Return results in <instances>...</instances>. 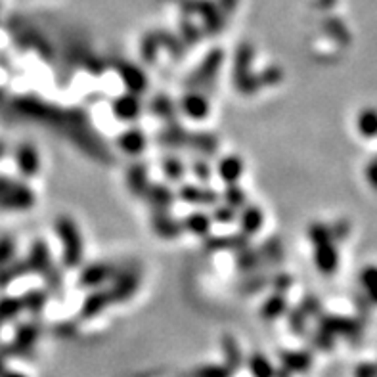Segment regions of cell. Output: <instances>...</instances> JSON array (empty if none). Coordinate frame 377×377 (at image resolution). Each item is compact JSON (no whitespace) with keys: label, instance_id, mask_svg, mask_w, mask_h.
Returning a JSON list of instances; mask_svg holds the SVG:
<instances>
[{"label":"cell","instance_id":"obj_1","mask_svg":"<svg viewBox=\"0 0 377 377\" xmlns=\"http://www.w3.org/2000/svg\"><path fill=\"white\" fill-rule=\"evenodd\" d=\"M309 237H311L316 268L324 276H333L337 267H339V251H337L332 230L327 228L325 224L312 222L311 228H309Z\"/></svg>","mask_w":377,"mask_h":377},{"label":"cell","instance_id":"obj_2","mask_svg":"<svg viewBox=\"0 0 377 377\" xmlns=\"http://www.w3.org/2000/svg\"><path fill=\"white\" fill-rule=\"evenodd\" d=\"M54 230L61 239V249H64V265L69 268L79 267L82 260V236L79 232V226L73 219L69 216H58L54 222Z\"/></svg>","mask_w":377,"mask_h":377},{"label":"cell","instance_id":"obj_3","mask_svg":"<svg viewBox=\"0 0 377 377\" xmlns=\"http://www.w3.org/2000/svg\"><path fill=\"white\" fill-rule=\"evenodd\" d=\"M35 205V193L20 180L0 175V209L2 211H27Z\"/></svg>","mask_w":377,"mask_h":377},{"label":"cell","instance_id":"obj_4","mask_svg":"<svg viewBox=\"0 0 377 377\" xmlns=\"http://www.w3.org/2000/svg\"><path fill=\"white\" fill-rule=\"evenodd\" d=\"M253 64V46L242 45L236 52V64H234V82H236L237 92H242L245 96L255 94L260 87L259 75L251 73Z\"/></svg>","mask_w":377,"mask_h":377},{"label":"cell","instance_id":"obj_5","mask_svg":"<svg viewBox=\"0 0 377 377\" xmlns=\"http://www.w3.org/2000/svg\"><path fill=\"white\" fill-rule=\"evenodd\" d=\"M25 260H27V265H29L31 272H37L45 278L48 288L59 289V286H61V276H59L58 270L54 268L50 249H48V245H46L43 239H37L35 244L31 245L29 257Z\"/></svg>","mask_w":377,"mask_h":377},{"label":"cell","instance_id":"obj_6","mask_svg":"<svg viewBox=\"0 0 377 377\" xmlns=\"http://www.w3.org/2000/svg\"><path fill=\"white\" fill-rule=\"evenodd\" d=\"M142 272L134 267L119 268L111 278V288L108 289L111 303H125L138 291Z\"/></svg>","mask_w":377,"mask_h":377},{"label":"cell","instance_id":"obj_7","mask_svg":"<svg viewBox=\"0 0 377 377\" xmlns=\"http://www.w3.org/2000/svg\"><path fill=\"white\" fill-rule=\"evenodd\" d=\"M186 14H198L203 20L205 31L211 35L221 33L222 25H224V15L221 14V10L215 2L211 0H178Z\"/></svg>","mask_w":377,"mask_h":377},{"label":"cell","instance_id":"obj_8","mask_svg":"<svg viewBox=\"0 0 377 377\" xmlns=\"http://www.w3.org/2000/svg\"><path fill=\"white\" fill-rule=\"evenodd\" d=\"M222 56H224V54H222L221 48L211 50V52L203 58L200 67L193 71L192 77L188 79V87H190V89H200L203 84H207V82L213 81L222 66Z\"/></svg>","mask_w":377,"mask_h":377},{"label":"cell","instance_id":"obj_9","mask_svg":"<svg viewBox=\"0 0 377 377\" xmlns=\"http://www.w3.org/2000/svg\"><path fill=\"white\" fill-rule=\"evenodd\" d=\"M117 268L111 267L108 263H96V265H90L81 272L79 276V286L81 288H90L98 289L100 286H104L108 281H111L113 274Z\"/></svg>","mask_w":377,"mask_h":377},{"label":"cell","instance_id":"obj_10","mask_svg":"<svg viewBox=\"0 0 377 377\" xmlns=\"http://www.w3.org/2000/svg\"><path fill=\"white\" fill-rule=\"evenodd\" d=\"M320 330L330 333L332 337L335 335H345V337H356L360 333V324L350 318H343V316H318Z\"/></svg>","mask_w":377,"mask_h":377},{"label":"cell","instance_id":"obj_11","mask_svg":"<svg viewBox=\"0 0 377 377\" xmlns=\"http://www.w3.org/2000/svg\"><path fill=\"white\" fill-rule=\"evenodd\" d=\"M15 163L23 177H35L40 169V157L31 142H23L15 149Z\"/></svg>","mask_w":377,"mask_h":377},{"label":"cell","instance_id":"obj_12","mask_svg":"<svg viewBox=\"0 0 377 377\" xmlns=\"http://www.w3.org/2000/svg\"><path fill=\"white\" fill-rule=\"evenodd\" d=\"M117 71L131 94L140 96L142 92L146 90V87H148V79H146V75L142 73L140 69H138L136 66H133V64H125V61H121V64L117 66Z\"/></svg>","mask_w":377,"mask_h":377},{"label":"cell","instance_id":"obj_13","mask_svg":"<svg viewBox=\"0 0 377 377\" xmlns=\"http://www.w3.org/2000/svg\"><path fill=\"white\" fill-rule=\"evenodd\" d=\"M180 108L193 121H201L209 115V100L198 90L184 94V98L180 100Z\"/></svg>","mask_w":377,"mask_h":377},{"label":"cell","instance_id":"obj_14","mask_svg":"<svg viewBox=\"0 0 377 377\" xmlns=\"http://www.w3.org/2000/svg\"><path fill=\"white\" fill-rule=\"evenodd\" d=\"M111 110H113V115L121 121H134V119L140 115L142 104L136 94H125V96H119L113 100L111 104Z\"/></svg>","mask_w":377,"mask_h":377},{"label":"cell","instance_id":"obj_15","mask_svg":"<svg viewBox=\"0 0 377 377\" xmlns=\"http://www.w3.org/2000/svg\"><path fill=\"white\" fill-rule=\"evenodd\" d=\"M38 335H40V330L37 324H23L15 333L14 345H10L8 348H12L14 355H27L31 348L35 347Z\"/></svg>","mask_w":377,"mask_h":377},{"label":"cell","instance_id":"obj_16","mask_svg":"<svg viewBox=\"0 0 377 377\" xmlns=\"http://www.w3.org/2000/svg\"><path fill=\"white\" fill-rule=\"evenodd\" d=\"M265 224V215L257 205H245L242 207V215H239V228L245 237H251L259 234L260 228Z\"/></svg>","mask_w":377,"mask_h":377},{"label":"cell","instance_id":"obj_17","mask_svg":"<svg viewBox=\"0 0 377 377\" xmlns=\"http://www.w3.org/2000/svg\"><path fill=\"white\" fill-rule=\"evenodd\" d=\"M178 195H180L182 201L193 203V205H215L219 201V195L213 190H207V188H201V186L195 184H184L180 188Z\"/></svg>","mask_w":377,"mask_h":377},{"label":"cell","instance_id":"obj_18","mask_svg":"<svg viewBox=\"0 0 377 377\" xmlns=\"http://www.w3.org/2000/svg\"><path fill=\"white\" fill-rule=\"evenodd\" d=\"M151 226H154V230H156L157 236L165 237V239L177 237L178 234L184 230L180 222L175 221V219H172L167 211H161V209L154 211V215H151Z\"/></svg>","mask_w":377,"mask_h":377},{"label":"cell","instance_id":"obj_19","mask_svg":"<svg viewBox=\"0 0 377 377\" xmlns=\"http://www.w3.org/2000/svg\"><path fill=\"white\" fill-rule=\"evenodd\" d=\"M244 170V159L237 156L222 157L219 167H216V172H219V177L222 178L224 184H237V180L242 178Z\"/></svg>","mask_w":377,"mask_h":377},{"label":"cell","instance_id":"obj_20","mask_svg":"<svg viewBox=\"0 0 377 377\" xmlns=\"http://www.w3.org/2000/svg\"><path fill=\"white\" fill-rule=\"evenodd\" d=\"M110 293H108V289H94L92 293H90L87 299H84V303L81 306V318L89 320L94 318L96 314L104 311L105 306L110 304Z\"/></svg>","mask_w":377,"mask_h":377},{"label":"cell","instance_id":"obj_21","mask_svg":"<svg viewBox=\"0 0 377 377\" xmlns=\"http://www.w3.org/2000/svg\"><path fill=\"white\" fill-rule=\"evenodd\" d=\"M119 148L123 149L128 156H140L146 148V136L140 128H128L126 133L119 136Z\"/></svg>","mask_w":377,"mask_h":377},{"label":"cell","instance_id":"obj_22","mask_svg":"<svg viewBox=\"0 0 377 377\" xmlns=\"http://www.w3.org/2000/svg\"><path fill=\"white\" fill-rule=\"evenodd\" d=\"M126 184H128L134 195H138V198L146 195L149 188L148 170H146V167L142 163H134L133 167L128 169V172H126Z\"/></svg>","mask_w":377,"mask_h":377},{"label":"cell","instance_id":"obj_23","mask_svg":"<svg viewBox=\"0 0 377 377\" xmlns=\"http://www.w3.org/2000/svg\"><path fill=\"white\" fill-rule=\"evenodd\" d=\"M280 360H281V368L288 370L289 374L293 371H306L311 368L312 364V356L311 353H304V350H297V353H280Z\"/></svg>","mask_w":377,"mask_h":377},{"label":"cell","instance_id":"obj_24","mask_svg":"<svg viewBox=\"0 0 377 377\" xmlns=\"http://www.w3.org/2000/svg\"><path fill=\"white\" fill-rule=\"evenodd\" d=\"M222 353H224V358H226V366L230 370H237L242 362H244V355H242V348L237 345V341L232 337V335H222Z\"/></svg>","mask_w":377,"mask_h":377},{"label":"cell","instance_id":"obj_25","mask_svg":"<svg viewBox=\"0 0 377 377\" xmlns=\"http://www.w3.org/2000/svg\"><path fill=\"white\" fill-rule=\"evenodd\" d=\"M288 311V303H286V297L283 293H276L268 297L267 301L260 306V316L265 320H276L280 318L283 312Z\"/></svg>","mask_w":377,"mask_h":377},{"label":"cell","instance_id":"obj_26","mask_svg":"<svg viewBox=\"0 0 377 377\" xmlns=\"http://www.w3.org/2000/svg\"><path fill=\"white\" fill-rule=\"evenodd\" d=\"M146 198L154 205V209H161V211H167V207H170V203L175 201V193L170 192L167 186L163 184H154L149 186L148 192H146Z\"/></svg>","mask_w":377,"mask_h":377},{"label":"cell","instance_id":"obj_27","mask_svg":"<svg viewBox=\"0 0 377 377\" xmlns=\"http://www.w3.org/2000/svg\"><path fill=\"white\" fill-rule=\"evenodd\" d=\"M356 128L364 138H376L377 136V110L366 108L358 113L356 119Z\"/></svg>","mask_w":377,"mask_h":377},{"label":"cell","instance_id":"obj_28","mask_svg":"<svg viewBox=\"0 0 377 377\" xmlns=\"http://www.w3.org/2000/svg\"><path fill=\"white\" fill-rule=\"evenodd\" d=\"M205 247L211 249V251H216V249H236V251H242V249L249 247V245H247V237L244 234H239V236L211 237V239H207Z\"/></svg>","mask_w":377,"mask_h":377},{"label":"cell","instance_id":"obj_29","mask_svg":"<svg viewBox=\"0 0 377 377\" xmlns=\"http://www.w3.org/2000/svg\"><path fill=\"white\" fill-rule=\"evenodd\" d=\"M360 288L368 297V301L374 304H377V267L374 265H368L360 270Z\"/></svg>","mask_w":377,"mask_h":377},{"label":"cell","instance_id":"obj_30","mask_svg":"<svg viewBox=\"0 0 377 377\" xmlns=\"http://www.w3.org/2000/svg\"><path fill=\"white\" fill-rule=\"evenodd\" d=\"M182 228L192 232L195 236H207L209 230H211V216L205 215V213H192L184 219Z\"/></svg>","mask_w":377,"mask_h":377},{"label":"cell","instance_id":"obj_31","mask_svg":"<svg viewBox=\"0 0 377 377\" xmlns=\"http://www.w3.org/2000/svg\"><path fill=\"white\" fill-rule=\"evenodd\" d=\"M29 265L27 260H12L8 267L0 268V288H6L8 283H12L14 280H17L23 274H29Z\"/></svg>","mask_w":377,"mask_h":377},{"label":"cell","instance_id":"obj_32","mask_svg":"<svg viewBox=\"0 0 377 377\" xmlns=\"http://www.w3.org/2000/svg\"><path fill=\"white\" fill-rule=\"evenodd\" d=\"M265 260L260 257V251H253L249 247H245L239 251L236 259L237 268L242 270V272H249V274H257V268L263 265Z\"/></svg>","mask_w":377,"mask_h":377},{"label":"cell","instance_id":"obj_33","mask_svg":"<svg viewBox=\"0 0 377 377\" xmlns=\"http://www.w3.org/2000/svg\"><path fill=\"white\" fill-rule=\"evenodd\" d=\"M249 370H251L253 377H276V370L270 364L267 356L260 355V353H255L249 358Z\"/></svg>","mask_w":377,"mask_h":377},{"label":"cell","instance_id":"obj_34","mask_svg":"<svg viewBox=\"0 0 377 377\" xmlns=\"http://www.w3.org/2000/svg\"><path fill=\"white\" fill-rule=\"evenodd\" d=\"M46 299H48V295H46L43 289H33V291H27L20 301H22L23 309L37 314V312H40L46 306Z\"/></svg>","mask_w":377,"mask_h":377},{"label":"cell","instance_id":"obj_35","mask_svg":"<svg viewBox=\"0 0 377 377\" xmlns=\"http://www.w3.org/2000/svg\"><path fill=\"white\" fill-rule=\"evenodd\" d=\"M186 144H192L193 148L203 151L205 156H213L216 151V146H219V142H216L215 136H211V134H188V142Z\"/></svg>","mask_w":377,"mask_h":377},{"label":"cell","instance_id":"obj_36","mask_svg":"<svg viewBox=\"0 0 377 377\" xmlns=\"http://www.w3.org/2000/svg\"><path fill=\"white\" fill-rule=\"evenodd\" d=\"M22 301L20 299H12V297H4L0 299V327L6 324L8 320L15 318L22 312Z\"/></svg>","mask_w":377,"mask_h":377},{"label":"cell","instance_id":"obj_37","mask_svg":"<svg viewBox=\"0 0 377 377\" xmlns=\"http://www.w3.org/2000/svg\"><path fill=\"white\" fill-rule=\"evenodd\" d=\"M159 46L161 45H159V38H157L156 33H148L146 37L142 38V58L146 59L148 64H156L157 54H159Z\"/></svg>","mask_w":377,"mask_h":377},{"label":"cell","instance_id":"obj_38","mask_svg":"<svg viewBox=\"0 0 377 377\" xmlns=\"http://www.w3.org/2000/svg\"><path fill=\"white\" fill-rule=\"evenodd\" d=\"M324 29L327 31L333 38H337L341 45H348V43H350V35H348L347 27H345L337 17H327V20H324Z\"/></svg>","mask_w":377,"mask_h":377},{"label":"cell","instance_id":"obj_39","mask_svg":"<svg viewBox=\"0 0 377 377\" xmlns=\"http://www.w3.org/2000/svg\"><path fill=\"white\" fill-rule=\"evenodd\" d=\"M260 257L267 263H280L281 257H283V249H281V244L276 239V237H270L267 244L263 245L259 249Z\"/></svg>","mask_w":377,"mask_h":377},{"label":"cell","instance_id":"obj_40","mask_svg":"<svg viewBox=\"0 0 377 377\" xmlns=\"http://www.w3.org/2000/svg\"><path fill=\"white\" fill-rule=\"evenodd\" d=\"M234 371L230 370L228 366H216V364H211V366H201V368H195V370L190 374V377H232Z\"/></svg>","mask_w":377,"mask_h":377},{"label":"cell","instance_id":"obj_41","mask_svg":"<svg viewBox=\"0 0 377 377\" xmlns=\"http://www.w3.org/2000/svg\"><path fill=\"white\" fill-rule=\"evenodd\" d=\"M163 172L170 180H180V178L184 177L186 167L182 165V161H178L177 157H165L163 159Z\"/></svg>","mask_w":377,"mask_h":377},{"label":"cell","instance_id":"obj_42","mask_svg":"<svg viewBox=\"0 0 377 377\" xmlns=\"http://www.w3.org/2000/svg\"><path fill=\"white\" fill-rule=\"evenodd\" d=\"M15 255V242L14 237L0 236V268L8 267Z\"/></svg>","mask_w":377,"mask_h":377},{"label":"cell","instance_id":"obj_43","mask_svg":"<svg viewBox=\"0 0 377 377\" xmlns=\"http://www.w3.org/2000/svg\"><path fill=\"white\" fill-rule=\"evenodd\" d=\"M224 201H226V205H230L232 209L245 207L244 190L237 184H228L226 192H224Z\"/></svg>","mask_w":377,"mask_h":377},{"label":"cell","instance_id":"obj_44","mask_svg":"<svg viewBox=\"0 0 377 377\" xmlns=\"http://www.w3.org/2000/svg\"><path fill=\"white\" fill-rule=\"evenodd\" d=\"M306 318H309V316L304 314L301 306H297L293 311H289L288 322L289 327H291V332H295L297 335H303L304 327H306Z\"/></svg>","mask_w":377,"mask_h":377},{"label":"cell","instance_id":"obj_45","mask_svg":"<svg viewBox=\"0 0 377 377\" xmlns=\"http://www.w3.org/2000/svg\"><path fill=\"white\" fill-rule=\"evenodd\" d=\"M151 110L156 111L159 117L169 119V121H172V117H175V105L167 96H157L151 104Z\"/></svg>","mask_w":377,"mask_h":377},{"label":"cell","instance_id":"obj_46","mask_svg":"<svg viewBox=\"0 0 377 377\" xmlns=\"http://www.w3.org/2000/svg\"><path fill=\"white\" fill-rule=\"evenodd\" d=\"M180 33H182L186 45H195L200 40V31L198 27H193V23L188 17H182V22H180Z\"/></svg>","mask_w":377,"mask_h":377},{"label":"cell","instance_id":"obj_47","mask_svg":"<svg viewBox=\"0 0 377 377\" xmlns=\"http://www.w3.org/2000/svg\"><path fill=\"white\" fill-rule=\"evenodd\" d=\"M156 35L157 38H159V45L167 46L172 56H178V54L182 56V43H178L177 38L172 37L170 33H156Z\"/></svg>","mask_w":377,"mask_h":377},{"label":"cell","instance_id":"obj_48","mask_svg":"<svg viewBox=\"0 0 377 377\" xmlns=\"http://www.w3.org/2000/svg\"><path fill=\"white\" fill-rule=\"evenodd\" d=\"M299 306L303 309V312L306 316H320V314H322V304H320V301L316 297L306 295L303 301H301Z\"/></svg>","mask_w":377,"mask_h":377},{"label":"cell","instance_id":"obj_49","mask_svg":"<svg viewBox=\"0 0 377 377\" xmlns=\"http://www.w3.org/2000/svg\"><path fill=\"white\" fill-rule=\"evenodd\" d=\"M213 221L221 222V224H228V222L236 221V209H232L230 205H222L213 211Z\"/></svg>","mask_w":377,"mask_h":377},{"label":"cell","instance_id":"obj_50","mask_svg":"<svg viewBox=\"0 0 377 377\" xmlns=\"http://www.w3.org/2000/svg\"><path fill=\"white\" fill-rule=\"evenodd\" d=\"M281 77H283V73H281L280 67H267L263 73H259V81L260 84H276V82L281 81Z\"/></svg>","mask_w":377,"mask_h":377},{"label":"cell","instance_id":"obj_51","mask_svg":"<svg viewBox=\"0 0 377 377\" xmlns=\"http://www.w3.org/2000/svg\"><path fill=\"white\" fill-rule=\"evenodd\" d=\"M270 283L276 289V293H283L286 295V291H289L291 283H293V278L289 274H276L272 280H270Z\"/></svg>","mask_w":377,"mask_h":377},{"label":"cell","instance_id":"obj_52","mask_svg":"<svg viewBox=\"0 0 377 377\" xmlns=\"http://www.w3.org/2000/svg\"><path fill=\"white\" fill-rule=\"evenodd\" d=\"M193 175L200 178L201 182H205L211 177V165H207L205 161H195L193 163Z\"/></svg>","mask_w":377,"mask_h":377},{"label":"cell","instance_id":"obj_53","mask_svg":"<svg viewBox=\"0 0 377 377\" xmlns=\"http://www.w3.org/2000/svg\"><path fill=\"white\" fill-rule=\"evenodd\" d=\"M366 178H368V182L374 190H377V159L368 163V167H366Z\"/></svg>","mask_w":377,"mask_h":377},{"label":"cell","instance_id":"obj_54","mask_svg":"<svg viewBox=\"0 0 377 377\" xmlns=\"http://www.w3.org/2000/svg\"><path fill=\"white\" fill-rule=\"evenodd\" d=\"M332 230V234H333V237H335V242H337V239H343V237H347L348 236V232H350V228H348V224L347 222H337V224H335V226H333V228H330Z\"/></svg>","mask_w":377,"mask_h":377},{"label":"cell","instance_id":"obj_55","mask_svg":"<svg viewBox=\"0 0 377 377\" xmlns=\"http://www.w3.org/2000/svg\"><path fill=\"white\" fill-rule=\"evenodd\" d=\"M216 6H219V10H221V14L226 17V15H230L234 10H236L237 0H219V2H216Z\"/></svg>","mask_w":377,"mask_h":377},{"label":"cell","instance_id":"obj_56","mask_svg":"<svg viewBox=\"0 0 377 377\" xmlns=\"http://www.w3.org/2000/svg\"><path fill=\"white\" fill-rule=\"evenodd\" d=\"M265 283H267V281H265V280H257V274H255V278H253L251 281H247V283H244V288H249V289H245V293H253V291H260Z\"/></svg>","mask_w":377,"mask_h":377},{"label":"cell","instance_id":"obj_57","mask_svg":"<svg viewBox=\"0 0 377 377\" xmlns=\"http://www.w3.org/2000/svg\"><path fill=\"white\" fill-rule=\"evenodd\" d=\"M0 377H25V376H22V374H15V371H4Z\"/></svg>","mask_w":377,"mask_h":377},{"label":"cell","instance_id":"obj_58","mask_svg":"<svg viewBox=\"0 0 377 377\" xmlns=\"http://www.w3.org/2000/svg\"><path fill=\"white\" fill-rule=\"evenodd\" d=\"M6 371V366H4V360H2V356H0V376Z\"/></svg>","mask_w":377,"mask_h":377},{"label":"cell","instance_id":"obj_59","mask_svg":"<svg viewBox=\"0 0 377 377\" xmlns=\"http://www.w3.org/2000/svg\"><path fill=\"white\" fill-rule=\"evenodd\" d=\"M4 151H6V146H4V142H0V157L4 156Z\"/></svg>","mask_w":377,"mask_h":377},{"label":"cell","instance_id":"obj_60","mask_svg":"<svg viewBox=\"0 0 377 377\" xmlns=\"http://www.w3.org/2000/svg\"><path fill=\"white\" fill-rule=\"evenodd\" d=\"M0 98H2V92H0Z\"/></svg>","mask_w":377,"mask_h":377}]
</instances>
